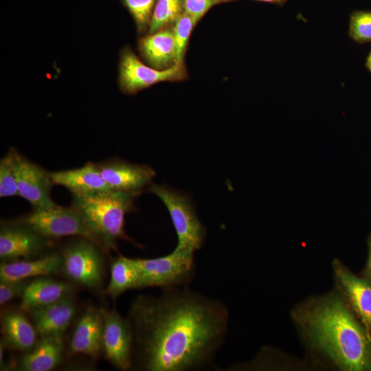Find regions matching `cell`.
Instances as JSON below:
<instances>
[{
	"mask_svg": "<svg viewBox=\"0 0 371 371\" xmlns=\"http://www.w3.org/2000/svg\"><path fill=\"white\" fill-rule=\"evenodd\" d=\"M126 318L133 335V368L145 371L214 368L229 320L222 302L189 286L137 295Z\"/></svg>",
	"mask_w": 371,
	"mask_h": 371,
	"instance_id": "cell-1",
	"label": "cell"
},
{
	"mask_svg": "<svg viewBox=\"0 0 371 371\" xmlns=\"http://www.w3.org/2000/svg\"><path fill=\"white\" fill-rule=\"evenodd\" d=\"M291 317L308 346L335 367L371 370V337L340 292L302 302Z\"/></svg>",
	"mask_w": 371,
	"mask_h": 371,
	"instance_id": "cell-2",
	"label": "cell"
},
{
	"mask_svg": "<svg viewBox=\"0 0 371 371\" xmlns=\"http://www.w3.org/2000/svg\"><path fill=\"white\" fill-rule=\"evenodd\" d=\"M139 193L107 190L85 196H72L71 206L109 255L117 251V243L124 240L137 245L125 232V217L135 211Z\"/></svg>",
	"mask_w": 371,
	"mask_h": 371,
	"instance_id": "cell-3",
	"label": "cell"
},
{
	"mask_svg": "<svg viewBox=\"0 0 371 371\" xmlns=\"http://www.w3.org/2000/svg\"><path fill=\"white\" fill-rule=\"evenodd\" d=\"M148 191L157 196L169 212L177 236L175 248L194 253L200 249L205 242L206 229L189 197L168 186L153 183Z\"/></svg>",
	"mask_w": 371,
	"mask_h": 371,
	"instance_id": "cell-4",
	"label": "cell"
},
{
	"mask_svg": "<svg viewBox=\"0 0 371 371\" xmlns=\"http://www.w3.org/2000/svg\"><path fill=\"white\" fill-rule=\"evenodd\" d=\"M133 260L139 270L143 288L189 286L196 276L194 253L190 251L175 248L166 256Z\"/></svg>",
	"mask_w": 371,
	"mask_h": 371,
	"instance_id": "cell-5",
	"label": "cell"
},
{
	"mask_svg": "<svg viewBox=\"0 0 371 371\" xmlns=\"http://www.w3.org/2000/svg\"><path fill=\"white\" fill-rule=\"evenodd\" d=\"M60 254L62 271L69 280L91 291L102 287L104 276L102 254L105 252L97 244L78 237L67 243Z\"/></svg>",
	"mask_w": 371,
	"mask_h": 371,
	"instance_id": "cell-6",
	"label": "cell"
},
{
	"mask_svg": "<svg viewBox=\"0 0 371 371\" xmlns=\"http://www.w3.org/2000/svg\"><path fill=\"white\" fill-rule=\"evenodd\" d=\"M19 219L41 235L52 240L70 236L89 239L107 254L87 227L80 214L71 205L63 207L56 204L47 208H32Z\"/></svg>",
	"mask_w": 371,
	"mask_h": 371,
	"instance_id": "cell-7",
	"label": "cell"
},
{
	"mask_svg": "<svg viewBox=\"0 0 371 371\" xmlns=\"http://www.w3.org/2000/svg\"><path fill=\"white\" fill-rule=\"evenodd\" d=\"M53 240L34 230L19 218L1 221L0 258L3 260L34 258L48 254Z\"/></svg>",
	"mask_w": 371,
	"mask_h": 371,
	"instance_id": "cell-8",
	"label": "cell"
},
{
	"mask_svg": "<svg viewBox=\"0 0 371 371\" xmlns=\"http://www.w3.org/2000/svg\"><path fill=\"white\" fill-rule=\"evenodd\" d=\"M103 317L102 353L116 368H133V335L131 324L115 309L100 308Z\"/></svg>",
	"mask_w": 371,
	"mask_h": 371,
	"instance_id": "cell-9",
	"label": "cell"
},
{
	"mask_svg": "<svg viewBox=\"0 0 371 371\" xmlns=\"http://www.w3.org/2000/svg\"><path fill=\"white\" fill-rule=\"evenodd\" d=\"M186 74L183 64L175 63L167 69H158L144 65L129 49H125L121 55L120 85L128 93H135L160 82L183 80Z\"/></svg>",
	"mask_w": 371,
	"mask_h": 371,
	"instance_id": "cell-10",
	"label": "cell"
},
{
	"mask_svg": "<svg viewBox=\"0 0 371 371\" xmlns=\"http://www.w3.org/2000/svg\"><path fill=\"white\" fill-rule=\"evenodd\" d=\"M100 173L111 190L141 194L152 183L155 171L145 164L113 158L97 163Z\"/></svg>",
	"mask_w": 371,
	"mask_h": 371,
	"instance_id": "cell-11",
	"label": "cell"
},
{
	"mask_svg": "<svg viewBox=\"0 0 371 371\" xmlns=\"http://www.w3.org/2000/svg\"><path fill=\"white\" fill-rule=\"evenodd\" d=\"M333 269L340 293L371 337V282L357 277L337 259Z\"/></svg>",
	"mask_w": 371,
	"mask_h": 371,
	"instance_id": "cell-12",
	"label": "cell"
},
{
	"mask_svg": "<svg viewBox=\"0 0 371 371\" xmlns=\"http://www.w3.org/2000/svg\"><path fill=\"white\" fill-rule=\"evenodd\" d=\"M54 186L51 172L22 157L17 173L19 196L27 201L32 208H47L56 205L51 197Z\"/></svg>",
	"mask_w": 371,
	"mask_h": 371,
	"instance_id": "cell-13",
	"label": "cell"
},
{
	"mask_svg": "<svg viewBox=\"0 0 371 371\" xmlns=\"http://www.w3.org/2000/svg\"><path fill=\"white\" fill-rule=\"evenodd\" d=\"M103 317L100 308L87 306L72 333L70 350L73 354H84L95 358L102 353Z\"/></svg>",
	"mask_w": 371,
	"mask_h": 371,
	"instance_id": "cell-14",
	"label": "cell"
},
{
	"mask_svg": "<svg viewBox=\"0 0 371 371\" xmlns=\"http://www.w3.org/2000/svg\"><path fill=\"white\" fill-rule=\"evenodd\" d=\"M28 312L40 337L63 335L75 316L76 306L70 295Z\"/></svg>",
	"mask_w": 371,
	"mask_h": 371,
	"instance_id": "cell-15",
	"label": "cell"
},
{
	"mask_svg": "<svg viewBox=\"0 0 371 371\" xmlns=\"http://www.w3.org/2000/svg\"><path fill=\"white\" fill-rule=\"evenodd\" d=\"M54 185L67 188L72 196H85L110 190L98 164L87 162L83 166L51 172Z\"/></svg>",
	"mask_w": 371,
	"mask_h": 371,
	"instance_id": "cell-16",
	"label": "cell"
},
{
	"mask_svg": "<svg viewBox=\"0 0 371 371\" xmlns=\"http://www.w3.org/2000/svg\"><path fill=\"white\" fill-rule=\"evenodd\" d=\"M60 253H48L42 256L1 263L0 280H21L33 277L56 275L62 271Z\"/></svg>",
	"mask_w": 371,
	"mask_h": 371,
	"instance_id": "cell-17",
	"label": "cell"
},
{
	"mask_svg": "<svg viewBox=\"0 0 371 371\" xmlns=\"http://www.w3.org/2000/svg\"><path fill=\"white\" fill-rule=\"evenodd\" d=\"M74 288L69 284L47 276L37 277L25 288L21 302V308L30 311L48 305L71 295Z\"/></svg>",
	"mask_w": 371,
	"mask_h": 371,
	"instance_id": "cell-18",
	"label": "cell"
},
{
	"mask_svg": "<svg viewBox=\"0 0 371 371\" xmlns=\"http://www.w3.org/2000/svg\"><path fill=\"white\" fill-rule=\"evenodd\" d=\"M65 349L63 335L40 337L34 347L22 357L19 370L49 371L61 361Z\"/></svg>",
	"mask_w": 371,
	"mask_h": 371,
	"instance_id": "cell-19",
	"label": "cell"
},
{
	"mask_svg": "<svg viewBox=\"0 0 371 371\" xmlns=\"http://www.w3.org/2000/svg\"><path fill=\"white\" fill-rule=\"evenodd\" d=\"M1 329L5 345L21 351H30L38 341L33 324L18 310H10L3 314Z\"/></svg>",
	"mask_w": 371,
	"mask_h": 371,
	"instance_id": "cell-20",
	"label": "cell"
},
{
	"mask_svg": "<svg viewBox=\"0 0 371 371\" xmlns=\"http://www.w3.org/2000/svg\"><path fill=\"white\" fill-rule=\"evenodd\" d=\"M139 49L154 68L167 69L177 63V49L173 31L161 29L139 41Z\"/></svg>",
	"mask_w": 371,
	"mask_h": 371,
	"instance_id": "cell-21",
	"label": "cell"
},
{
	"mask_svg": "<svg viewBox=\"0 0 371 371\" xmlns=\"http://www.w3.org/2000/svg\"><path fill=\"white\" fill-rule=\"evenodd\" d=\"M136 289L143 286L139 270L133 258L118 256L111 262L110 280L105 294L115 300L123 293Z\"/></svg>",
	"mask_w": 371,
	"mask_h": 371,
	"instance_id": "cell-22",
	"label": "cell"
},
{
	"mask_svg": "<svg viewBox=\"0 0 371 371\" xmlns=\"http://www.w3.org/2000/svg\"><path fill=\"white\" fill-rule=\"evenodd\" d=\"M22 155L15 148H10L0 160V197L19 196L17 173Z\"/></svg>",
	"mask_w": 371,
	"mask_h": 371,
	"instance_id": "cell-23",
	"label": "cell"
},
{
	"mask_svg": "<svg viewBox=\"0 0 371 371\" xmlns=\"http://www.w3.org/2000/svg\"><path fill=\"white\" fill-rule=\"evenodd\" d=\"M183 12V0H157L149 24L150 33L175 23Z\"/></svg>",
	"mask_w": 371,
	"mask_h": 371,
	"instance_id": "cell-24",
	"label": "cell"
},
{
	"mask_svg": "<svg viewBox=\"0 0 371 371\" xmlns=\"http://www.w3.org/2000/svg\"><path fill=\"white\" fill-rule=\"evenodd\" d=\"M197 20L183 12L175 22L173 34L177 49V63L183 64V56L187 43Z\"/></svg>",
	"mask_w": 371,
	"mask_h": 371,
	"instance_id": "cell-25",
	"label": "cell"
},
{
	"mask_svg": "<svg viewBox=\"0 0 371 371\" xmlns=\"http://www.w3.org/2000/svg\"><path fill=\"white\" fill-rule=\"evenodd\" d=\"M132 14L139 31L149 25L155 8V0H122Z\"/></svg>",
	"mask_w": 371,
	"mask_h": 371,
	"instance_id": "cell-26",
	"label": "cell"
},
{
	"mask_svg": "<svg viewBox=\"0 0 371 371\" xmlns=\"http://www.w3.org/2000/svg\"><path fill=\"white\" fill-rule=\"evenodd\" d=\"M350 36L358 42L371 41V12L359 11L350 18Z\"/></svg>",
	"mask_w": 371,
	"mask_h": 371,
	"instance_id": "cell-27",
	"label": "cell"
},
{
	"mask_svg": "<svg viewBox=\"0 0 371 371\" xmlns=\"http://www.w3.org/2000/svg\"><path fill=\"white\" fill-rule=\"evenodd\" d=\"M29 279L21 280L0 281V304L3 305L17 297L22 296L30 282Z\"/></svg>",
	"mask_w": 371,
	"mask_h": 371,
	"instance_id": "cell-28",
	"label": "cell"
},
{
	"mask_svg": "<svg viewBox=\"0 0 371 371\" xmlns=\"http://www.w3.org/2000/svg\"><path fill=\"white\" fill-rule=\"evenodd\" d=\"M222 2L221 0H183L184 12L199 21L212 7Z\"/></svg>",
	"mask_w": 371,
	"mask_h": 371,
	"instance_id": "cell-29",
	"label": "cell"
},
{
	"mask_svg": "<svg viewBox=\"0 0 371 371\" xmlns=\"http://www.w3.org/2000/svg\"><path fill=\"white\" fill-rule=\"evenodd\" d=\"M368 259L365 270V274L367 280L371 282V236H370L368 240Z\"/></svg>",
	"mask_w": 371,
	"mask_h": 371,
	"instance_id": "cell-30",
	"label": "cell"
},
{
	"mask_svg": "<svg viewBox=\"0 0 371 371\" xmlns=\"http://www.w3.org/2000/svg\"><path fill=\"white\" fill-rule=\"evenodd\" d=\"M367 65L369 69L371 71V52L368 57L367 60Z\"/></svg>",
	"mask_w": 371,
	"mask_h": 371,
	"instance_id": "cell-31",
	"label": "cell"
},
{
	"mask_svg": "<svg viewBox=\"0 0 371 371\" xmlns=\"http://www.w3.org/2000/svg\"><path fill=\"white\" fill-rule=\"evenodd\" d=\"M262 1H266V2H280L282 0H258Z\"/></svg>",
	"mask_w": 371,
	"mask_h": 371,
	"instance_id": "cell-32",
	"label": "cell"
},
{
	"mask_svg": "<svg viewBox=\"0 0 371 371\" xmlns=\"http://www.w3.org/2000/svg\"><path fill=\"white\" fill-rule=\"evenodd\" d=\"M223 2H225V1H230V0H221Z\"/></svg>",
	"mask_w": 371,
	"mask_h": 371,
	"instance_id": "cell-33",
	"label": "cell"
}]
</instances>
